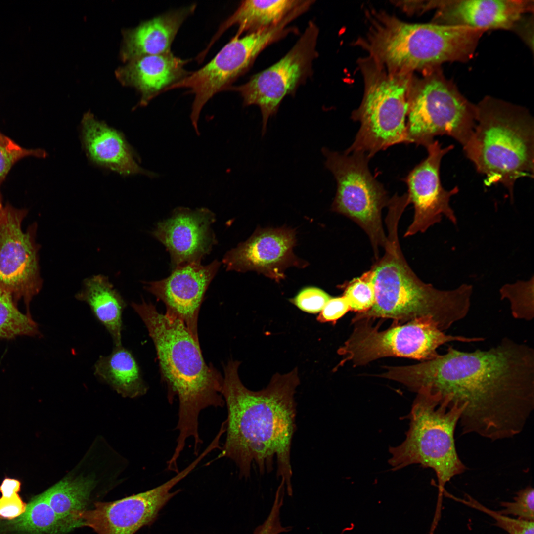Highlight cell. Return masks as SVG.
Masks as SVG:
<instances>
[{
	"label": "cell",
	"instance_id": "d6986e66",
	"mask_svg": "<svg viewBox=\"0 0 534 534\" xmlns=\"http://www.w3.org/2000/svg\"><path fill=\"white\" fill-rule=\"evenodd\" d=\"M215 215L206 208L179 207L169 218L157 223L152 232L169 252L172 270L191 263H201L217 240L211 225Z\"/></svg>",
	"mask_w": 534,
	"mask_h": 534
},
{
	"label": "cell",
	"instance_id": "7c38bea8",
	"mask_svg": "<svg viewBox=\"0 0 534 534\" xmlns=\"http://www.w3.org/2000/svg\"><path fill=\"white\" fill-rule=\"evenodd\" d=\"M293 20L288 16L276 25L234 36L207 64L167 89L186 88L194 94L190 117L196 132L206 103L216 93L227 90L265 48L289 33L293 29L288 25Z\"/></svg>",
	"mask_w": 534,
	"mask_h": 534
},
{
	"label": "cell",
	"instance_id": "5bb4252c",
	"mask_svg": "<svg viewBox=\"0 0 534 534\" xmlns=\"http://www.w3.org/2000/svg\"><path fill=\"white\" fill-rule=\"evenodd\" d=\"M27 214L8 204L0 208V287L17 303L22 300L26 313L40 291L43 280L39 265V245L36 241L37 225L26 231L22 222Z\"/></svg>",
	"mask_w": 534,
	"mask_h": 534
},
{
	"label": "cell",
	"instance_id": "836d02e7",
	"mask_svg": "<svg viewBox=\"0 0 534 534\" xmlns=\"http://www.w3.org/2000/svg\"><path fill=\"white\" fill-rule=\"evenodd\" d=\"M29 156L43 158L46 153L42 149H27L21 147L15 142L10 144L0 143V208L2 207L0 186L13 165L21 159Z\"/></svg>",
	"mask_w": 534,
	"mask_h": 534
},
{
	"label": "cell",
	"instance_id": "7a4b0ae2",
	"mask_svg": "<svg viewBox=\"0 0 534 534\" xmlns=\"http://www.w3.org/2000/svg\"><path fill=\"white\" fill-rule=\"evenodd\" d=\"M240 362L230 360L223 367L222 395L227 408L225 441L215 460L227 458L241 477H248L253 465L260 473L270 472L277 462V475L291 491V447L295 432L294 394L300 384L298 369L274 375L258 391L247 389L238 375Z\"/></svg>",
	"mask_w": 534,
	"mask_h": 534
},
{
	"label": "cell",
	"instance_id": "9c48e42d",
	"mask_svg": "<svg viewBox=\"0 0 534 534\" xmlns=\"http://www.w3.org/2000/svg\"><path fill=\"white\" fill-rule=\"evenodd\" d=\"M413 82L406 128L408 143L425 148L439 135L451 137L462 147L476 123L475 105L458 91L439 67L425 71Z\"/></svg>",
	"mask_w": 534,
	"mask_h": 534
},
{
	"label": "cell",
	"instance_id": "2e32d148",
	"mask_svg": "<svg viewBox=\"0 0 534 534\" xmlns=\"http://www.w3.org/2000/svg\"><path fill=\"white\" fill-rule=\"evenodd\" d=\"M453 148L449 145L443 148L434 140L426 148L427 157L417 165L403 179L408 187L410 203L414 208L413 219L404 237L424 233L431 226L439 223L443 217L456 225L457 219L450 205L452 196L459 189L450 190L442 185L440 168L443 157Z\"/></svg>",
	"mask_w": 534,
	"mask_h": 534
},
{
	"label": "cell",
	"instance_id": "f1b7e54d",
	"mask_svg": "<svg viewBox=\"0 0 534 534\" xmlns=\"http://www.w3.org/2000/svg\"><path fill=\"white\" fill-rule=\"evenodd\" d=\"M40 335L38 325L32 316L20 311L12 296L0 287V339Z\"/></svg>",
	"mask_w": 534,
	"mask_h": 534
},
{
	"label": "cell",
	"instance_id": "e0dca14e",
	"mask_svg": "<svg viewBox=\"0 0 534 534\" xmlns=\"http://www.w3.org/2000/svg\"><path fill=\"white\" fill-rule=\"evenodd\" d=\"M296 244L294 229L258 228L246 241L226 252L222 262L227 270L255 271L278 282L289 267L304 268L308 264L294 255Z\"/></svg>",
	"mask_w": 534,
	"mask_h": 534
},
{
	"label": "cell",
	"instance_id": "e575fe53",
	"mask_svg": "<svg viewBox=\"0 0 534 534\" xmlns=\"http://www.w3.org/2000/svg\"><path fill=\"white\" fill-rule=\"evenodd\" d=\"M512 502H501L504 508L497 512L502 515H512L518 518L534 521V490L531 486L521 489L516 493Z\"/></svg>",
	"mask_w": 534,
	"mask_h": 534
},
{
	"label": "cell",
	"instance_id": "277c9868",
	"mask_svg": "<svg viewBox=\"0 0 534 534\" xmlns=\"http://www.w3.org/2000/svg\"><path fill=\"white\" fill-rule=\"evenodd\" d=\"M402 213L397 207L388 209L385 253L370 269L374 303L367 311L356 313L352 322L379 318L392 319L394 324H400L430 317L444 331L468 314L473 286L464 283L455 289L441 290L416 275L402 254L398 238V225Z\"/></svg>",
	"mask_w": 534,
	"mask_h": 534
},
{
	"label": "cell",
	"instance_id": "4fadbf2b",
	"mask_svg": "<svg viewBox=\"0 0 534 534\" xmlns=\"http://www.w3.org/2000/svg\"><path fill=\"white\" fill-rule=\"evenodd\" d=\"M319 30L310 21L291 49L279 61L253 76L246 83L227 90L238 92L244 106L256 105L262 117V135L269 119L275 115L284 98L292 93L309 75L317 56Z\"/></svg>",
	"mask_w": 534,
	"mask_h": 534
},
{
	"label": "cell",
	"instance_id": "f35d334b",
	"mask_svg": "<svg viewBox=\"0 0 534 534\" xmlns=\"http://www.w3.org/2000/svg\"><path fill=\"white\" fill-rule=\"evenodd\" d=\"M14 141L5 136L0 132V143L4 144H10L13 143Z\"/></svg>",
	"mask_w": 534,
	"mask_h": 534
},
{
	"label": "cell",
	"instance_id": "ffe728a7",
	"mask_svg": "<svg viewBox=\"0 0 534 534\" xmlns=\"http://www.w3.org/2000/svg\"><path fill=\"white\" fill-rule=\"evenodd\" d=\"M435 24L466 27L486 31L514 30L534 8L527 0H455L433 1Z\"/></svg>",
	"mask_w": 534,
	"mask_h": 534
},
{
	"label": "cell",
	"instance_id": "ba28073f",
	"mask_svg": "<svg viewBox=\"0 0 534 534\" xmlns=\"http://www.w3.org/2000/svg\"><path fill=\"white\" fill-rule=\"evenodd\" d=\"M366 69L364 95L352 119L360 123L352 144L344 152L370 159L393 145L408 144L406 121L413 81L410 73L387 69L371 60Z\"/></svg>",
	"mask_w": 534,
	"mask_h": 534
},
{
	"label": "cell",
	"instance_id": "7402d4cb",
	"mask_svg": "<svg viewBox=\"0 0 534 534\" xmlns=\"http://www.w3.org/2000/svg\"><path fill=\"white\" fill-rule=\"evenodd\" d=\"M189 61L176 56L171 51L146 55L127 62L118 68L115 74L123 85L134 87L140 93L139 105L145 106L190 73L184 68Z\"/></svg>",
	"mask_w": 534,
	"mask_h": 534
},
{
	"label": "cell",
	"instance_id": "8fae6325",
	"mask_svg": "<svg viewBox=\"0 0 534 534\" xmlns=\"http://www.w3.org/2000/svg\"><path fill=\"white\" fill-rule=\"evenodd\" d=\"M321 151L326 158L325 167L337 183L332 210L351 219L365 232L377 259L379 248H384L387 240L382 210L390 199L369 170L370 159L360 152L339 153L326 147Z\"/></svg>",
	"mask_w": 534,
	"mask_h": 534
},
{
	"label": "cell",
	"instance_id": "4dcf8cb0",
	"mask_svg": "<svg viewBox=\"0 0 534 534\" xmlns=\"http://www.w3.org/2000/svg\"><path fill=\"white\" fill-rule=\"evenodd\" d=\"M350 310L358 313L365 312L373 306L375 300L372 275L370 269L360 277L355 278L340 286Z\"/></svg>",
	"mask_w": 534,
	"mask_h": 534
},
{
	"label": "cell",
	"instance_id": "484cf974",
	"mask_svg": "<svg viewBox=\"0 0 534 534\" xmlns=\"http://www.w3.org/2000/svg\"><path fill=\"white\" fill-rule=\"evenodd\" d=\"M94 374L123 396L135 397L147 390L134 357L122 345L115 346L109 355L99 356Z\"/></svg>",
	"mask_w": 534,
	"mask_h": 534
},
{
	"label": "cell",
	"instance_id": "6da1fadb",
	"mask_svg": "<svg viewBox=\"0 0 534 534\" xmlns=\"http://www.w3.org/2000/svg\"><path fill=\"white\" fill-rule=\"evenodd\" d=\"M385 369L384 378L457 403L463 409L458 423L462 434L492 441L513 437L534 408V349L508 337L487 350L449 346L433 359Z\"/></svg>",
	"mask_w": 534,
	"mask_h": 534
},
{
	"label": "cell",
	"instance_id": "d6a6232c",
	"mask_svg": "<svg viewBox=\"0 0 534 534\" xmlns=\"http://www.w3.org/2000/svg\"><path fill=\"white\" fill-rule=\"evenodd\" d=\"M21 483L16 479L5 477L0 485V519L13 520L26 511L27 504L19 495Z\"/></svg>",
	"mask_w": 534,
	"mask_h": 534
},
{
	"label": "cell",
	"instance_id": "d4e9b609",
	"mask_svg": "<svg viewBox=\"0 0 534 534\" xmlns=\"http://www.w3.org/2000/svg\"><path fill=\"white\" fill-rule=\"evenodd\" d=\"M306 0H247L242 1L235 12L219 27L207 49L228 28L237 26L235 37L276 25L301 6Z\"/></svg>",
	"mask_w": 534,
	"mask_h": 534
},
{
	"label": "cell",
	"instance_id": "4316f807",
	"mask_svg": "<svg viewBox=\"0 0 534 534\" xmlns=\"http://www.w3.org/2000/svg\"><path fill=\"white\" fill-rule=\"evenodd\" d=\"M96 482L90 476L67 477L42 493L69 531L81 526L77 513L86 509Z\"/></svg>",
	"mask_w": 534,
	"mask_h": 534
},
{
	"label": "cell",
	"instance_id": "3957f363",
	"mask_svg": "<svg viewBox=\"0 0 534 534\" xmlns=\"http://www.w3.org/2000/svg\"><path fill=\"white\" fill-rule=\"evenodd\" d=\"M131 306L148 331L156 351L161 377L166 384L168 400L179 402L178 431L173 456L179 457L186 440L194 441V454L203 443L199 433V416L209 407H223V376L204 361L199 343L179 319L159 312L150 302L142 300Z\"/></svg>",
	"mask_w": 534,
	"mask_h": 534
},
{
	"label": "cell",
	"instance_id": "52a82bcc",
	"mask_svg": "<svg viewBox=\"0 0 534 534\" xmlns=\"http://www.w3.org/2000/svg\"><path fill=\"white\" fill-rule=\"evenodd\" d=\"M463 411L457 403L438 393L419 391L409 415L405 439L389 450L388 462L393 471L413 464L434 471L438 488L436 516H441L445 484L466 469L457 453L454 439Z\"/></svg>",
	"mask_w": 534,
	"mask_h": 534
},
{
	"label": "cell",
	"instance_id": "5b68a950",
	"mask_svg": "<svg viewBox=\"0 0 534 534\" xmlns=\"http://www.w3.org/2000/svg\"><path fill=\"white\" fill-rule=\"evenodd\" d=\"M369 13L368 31L358 44L372 61L395 71L411 73L446 62H465L473 56L484 32L466 27L407 23L385 12Z\"/></svg>",
	"mask_w": 534,
	"mask_h": 534
},
{
	"label": "cell",
	"instance_id": "74e56055",
	"mask_svg": "<svg viewBox=\"0 0 534 534\" xmlns=\"http://www.w3.org/2000/svg\"><path fill=\"white\" fill-rule=\"evenodd\" d=\"M281 504L274 502L271 511L257 534H279L286 531L280 522L279 512Z\"/></svg>",
	"mask_w": 534,
	"mask_h": 534
},
{
	"label": "cell",
	"instance_id": "f546056e",
	"mask_svg": "<svg viewBox=\"0 0 534 534\" xmlns=\"http://www.w3.org/2000/svg\"><path fill=\"white\" fill-rule=\"evenodd\" d=\"M534 277L528 280L506 284L500 288L501 299L510 303L513 316L519 319L531 320L534 317Z\"/></svg>",
	"mask_w": 534,
	"mask_h": 534
},
{
	"label": "cell",
	"instance_id": "8992f818",
	"mask_svg": "<svg viewBox=\"0 0 534 534\" xmlns=\"http://www.w3.org/2000/svg\"><path fill=\"white\" fill-rule=\"evenodd\" d=\"M476 107L464 153L489 186L500 183L513 201L520 178L534 175V123L525 108L487 96Z\"/></svg>",
	"mask_w": 534,
	"mask_h": 534
},
{
	"label": "cell",
	"instance_id": "cb8c5ba5",
	"mask_svg": "<svg viewBox=\"0 0 534 534\" xmlns=\"http://www.w3.org/2000/svg\"><path fill=\"white\" fill-rule=\"evenodd\" d=\"M75 298L89 306L109 333L115 346L122 345V313L127 304L108 277L97 274L85 279Z\"/></svg>",
	"mask_w": 534,
	"mask_h": 534
},
{
	"label": "cell",
	"instance_id": "9a60e30c",
	"mask_svg": "<svg viewBox=\"0 0 534 534\" xmlns=\"http://www.w3.org/2000/svg\"><path fill=\"white\" fill-rule=\"evenodd\" d=\"M199 464L195 459L166 482L150 490L111 502H96L93 507L77 513L82 526L97 534H134L150 523L176 493L171 490Z\"/></svg>",
	"mask_w": 534,
	"mask_h": 534
},
{
	"label": "cell",
	"instance_id": "603a6c76",
	"mask_svg": "<svg viewBox=\"0 0 534 534\" xmlns=\"http://www.w3.org/2000/svg\"><path fill=\"white\" fill-rule=\"evenodd\" d=\"M196 4L170 11L144 21L123 32L120 56L123 61L167 53L184 21L195 11Z\"/></svg>",
	"mask_w": 534,
	"mask_h": 534
},
{
	"label": "cell",
	"instance_id": "30bf717a",
	"mask_svg": "<svg viewBox=\"0 0 534 534\" xmlns=\"http://www.w3.org/2000/svg\"><path fill=\"white\" fill-rule=\"evenodd\" d=\"M371 321L361 319L353 323L355 327L352 333L337 351L343 358L335 370L347 362L356 367L390 356L427 361L437 357L439 354L437 349L446 343L484 340L480 337L446 335L430 317L400 324L393 323L384 330H379V324L372 325Z\"/></svg>",
	"mask_w": 534,
	"mask_h": 534
},
{
	"label": "cell",
	"instance_id": "d590c367",
	"mask_svg": "<svg viewBox=\"0 0 534 534\" xmlns=\"http://www.w3.org/2000/svg\"><path fill=\"white\" fill-rule=\"evenodd\" d=\"M331 298L321 289L309 286L301 289L290 301L304 312L316 313L321 312Z\"/></svg>",
	"mask_w": 534,
	"mask_h": 534
},
{
	"label": "cell",
	"instance_id": "1f68e13d",
	"mask_svg": "<svg viewBox=\"0 0 534 534\" xmlns=\"http://www.w3.org/2000/svg\"><path fill=\"white\" fill-rule=\"evenodd\" d=\"M444 495L465 504L471 507L482 511L491 516L495 520L494 525L505 530L509 534H534V521L519 518H512L498 513L497 511L490 509L476 501L472 497L466 495L467 499L457 498L445 491Z\"/></svg>",
	"mask_w": 534,
	"mask_h": 534
},
{
	"label": "cell",
	"instance_id": "44dd1931",
	"mask_svg": "<svg viewBox=\"0 0 534 534\" xmlns=\"http://www.w3.org/2000/svg\"><path fill=\"white\" fill-rule=\"evenodd\" d=\"M81 134L86 153L94 164L124 176L141 174L151 178L159 177L157 173L139 165L120 132L96 119L89 111L82 119Z\"/></svg>",
	"mask_w": 534,
	"mask_h": 534
},
{
	"label": "cell",
	"instance_id": "ac0fdd59",
	"mask_svg": "<svg viewBox=\"0 0 534 534\" xmlns=\"http://www.w3.org/2000/svg\"><path fill=\"white\" fill-rule=\"evenodd\" d=\"M221 264L217 260L207 265L188 263L176 267L165 279L145 282V289L165 305V314L182 321L198 342L200 306Z\"/></svg>",
	"mask_w": 534,
	"mask_h": 534
},
{
	"label": "cell",
	"instance_id": "8d00e7d4",
	"mask_svg": "<svg viewBox=\"0 0 534 534\" xmlns=\"http://www.w3.org/2000/svg\"><path fill=\"white\" fill-rule=\"evenodd\" d=\"M350 310L348 302L344 296L331 297L319 312L317 320L322 323L332 322L335 324Z\"/></svg>",
	"mask_w": 534,
	"mask_h": 534
},
{
	"label": "cell",
	"instance_id": "83f0119b",
	"mask_svg": "<svg viewBox=\"0 0 534 534\" xmlns=\"http://www.w3.org/2000/svg\"><path fill=\"white\" fill-rule=\"evenodd\" d=\"M9 526L28 534H66L70 532L42 493L32 498L25 512L12 520Z\"/></svg>",
	"mask_w": 534,
	"mask_h": 534
}]
</instances>
